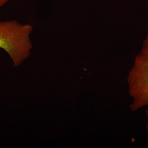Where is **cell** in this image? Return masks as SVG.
Wrapping results in <instances>:
<instances>
[{
	"instance_id": "cell-1",
	"label": "cell",
	"mask_w": 148,
	"mask_h": 148,
	"mask_svg": "<svg viewBox=\"0 0 148 148\" xmlns=\"http://www.w3.org/2000/svg\"><path fill=\"white\" fill-rule=\"evenodd\" d=\"M33 27L15 20L0 21V48L6 52L17 67L31 55Z\"/></svg>"
},
{
	"instance_id": "cell-2",
	"label": "cell",
	"mask_w": 148,
	"mask_h": 148,
	"mask_svg": "<svg viewBox=\"0 0 148 148\" xmlns=\"http://www.w3.org/2000/svg\"><path fill=\"white\" fill-rule=\"evenodd\" d=\"M127 82L128 93L132 99L131 111L136 112L148 107V34L128 73Z\"/></svg>"
},
{
	"instance_id": "cell-3",
	"label": "cell",
	"mask_w": 148,
	"mask_h": 148,
	"mask_svg": "<svg viewBox=\"0 0 148 148\" xmlns=\"http://www.w3.org/2000/svg\"><path fill=\"white\" fill-rule=\"evenodd\" d=\"M9 1V0H0V8L4 5Z\"/></svg>"
},
{
	"instance_id": "cell-4",
	"label": "cell",
	"mask_w": 148,
	"mask_h": 148,
	"mask_svg": "<svg viewBox=\"0 0 148 148\" xmlns=\"http://www.w3.org/2000/svg\"><path fill=\"white\" fill-rule=\"evenodd\" d=\"M145 113L147 118V127H146V128H147V131L148 133V109L146 110Z\"/></svg>"
}]
</instances>
